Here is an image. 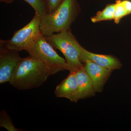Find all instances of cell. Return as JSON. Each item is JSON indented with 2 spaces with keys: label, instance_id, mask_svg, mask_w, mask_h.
Segmentation results:
<instances>
[{
  "label": "cell",
  "instance_id": "cell-1",
  "mask_svg": "<svg viewBox=\"0 0 131 131\" xmlns=\"http://www.w3.org/2000/svg\"><path fill=\"white\" fill-rule=\"evenodd\" d=\"M50 75L43 64L29 56L21 58L9 83L19 90L32 89L40 87Z\"/></svg>",
  "mask_w": 131,
  "mask_h": 131
},
{
  "label": "cell",
  "instance_id": "cell-2",
  "mask_svg": "<svg viewBox=\"0 0 131 131\" xmlns=\"http://www.w3.org/2000/svg\"><path fill=\"white\" fill-rule=\"evenodd\" d=\"M80 8L77 0H64L51 14L40 16V29L44 37L69 30L78 16Z\"/></svg>",
  "mask_w": 131,
  "mask_h": 131
},
{
  "label": "cell",
  "instance_id": "cell-3",
  "mask_svg": "<svg viewBox=\"0 0 131 131\" xmlns=\"http://www.w3.org/2000/svg\"><path fill=\"white\" fill-rule=\"evenodd\" d=\"M45 38L53 47L58 49L63 54L67 64V70L76 72L84 67L79 58L83 47L72 34L70 29Z\"/></svg>",
  "mask_w": 131,
  "mask_h": 131
},
{
  "label": "cell",
  "instance_id": "cell-4",
  "mask_svg": "<svg viewBox=\"0 0 131 131\" xmlns=\"http://www.w3.org/2000/svg\"><path fill=\"white\" fill-rule=\"evenodd\" d=\"M53 46L41 35L27 52L29 56L40 61L47 68L51 75L67 70L66 59L60 56Z\"/></svg>",
  "mask_w": 131,
  "mask_h": 131
},
{
  "label": "cell",
  "instance_id": "cell-5",
  "mask_svg": "<svg viewBox=\"0 0 131 131\" xmlns=\"http://www.w3.org/2000/svg\"><path fill=\"white\" fill-rule=\"evenodd\" d=\"M40 16L37 13L25 26L14 32L9 40H0V46L19 52L27 51L42 35L40 29Z\"/></svg>",
  "mask_w": 131,
  "mask_h": 131
},
{
  "label": "cell",
  "instance_id": "cell-6",
  "mask_svg": "<svg viewBox=\"0 0 131 131\" xmlns=\"http://www.w3.org/2000/svg\"><path fill=\"white\" fill-rule=\"evenodd\" d=\"M21 58L19 52L0 46V83L10 81Z\"/></svg>",
  "mask_w": 131,
  "mask_h": 131
},
{
  "label": "cell",
  "instance_id": "cell-7",
  "mask_svg": "<svg viewBox=\"0 0 131 131\" xmlns=\"http://www.w3.org/2000/svg\"><path fill=\"white\" fill-rule=\"evenodd\" d=\"M83 64L91 79L95 91L96 93H101L113 71L102 67L91 61H87Z\"/></svg>",
  "mask_w": 131,
  "mask_h": 131
},
{
  "label": "cell",
  "instance_id": "cell-8",
  "mask_svg": "<svg viewBox=\"0 0 131 131\" xmlns=\"http://www.w3.org/2000/svg\"><path fill=\"white\" fill-rule=\"evenodd\" d=\"M80 60L82 63L87 61L93 62L103 68L112 70H120L122 64L118 59L111 55H102L92 53L82 48L80 53Z\"/></svg>",
  "mask_w": 131,
  "mask_h": 131
},
{
  "label": "cell",
  "instance_id": "cell-9",
  "mask_svg": "<svg viewBox=\"0 0 131 131\" xmlns=\"http://www.w3.org/2000/svg\"><path fill=\"white\" fill-rule=\"evenodd\" d=\"M78 86L75 72H70L68 76L57 86L54 94L58 98H67L74 102L77 93Z\"/></svg>",
  "mask_w": 131,
  "mask_h": 131
},
{
  "label": "cell",
  "instance_id": "cell-10",
  "mask_svg": "<svg viewBox=\"0 0 131 131\" xmlns=\"http://www.w3.org/2000/svg\"><path fill=\"white\" fill-rule=\"evenodd\" d=\"M77 77L78 86L77 94L74 102L77 103L79 100L90 98L95 95L92 82L87 73L84 66L75 72Z\"/></svg>",
  "mask_w": 131,
  "mask_h": 131
},
{
  "label": "cell",
  "instance_id": "cell-11",
  "mask_svg": "<svg viewBox=\"0 0 131 131\" xmlns=\"http://www.w3.org/2000/svg\"><path fill=\"white\" fill-rule=\"evenodd\" d=\"M115 4H109L102 11L98 12L95 16L91 18V21L96 23L103 20L114 19Z\"/></svg>",
  "mask_w": 131,
  "mask_h": 131
},
{
  "label": "cell",
  "instance_id": "cell-12",
  "mask_svg": "<svg viewBox=\"0 0 131 131\" xmlns=\"http://www.w3.org/2000/svg\"><path fill=\"white\" fill-rule=\"evenodd\" d=\"M0 126L9 131H20L14 126L11 117L5 110H2L0 114Z\"/></svg>",
  "mask_w": 131,
  "mask_h": 131
},
{
  "label": "cell",
  "instance_id": "cell-13",
  "mask_svg": "<svg viewBox=\"0 0 131 131\" xmlns=\"http://www.w3.org/2000/svg\"><path fill=\"white\" fill-rule=\"evenodd\" d=\"M14 1V0H13ZM29 4L40 16L48 14L46 5L42 0H23Z\"/></svg>",
  "mask_w": 131,
  "mask_h": 131
},
{
  "label": "cell",
  "instance_id": "cell-14",
  "mask_svg": "<svg viewBox=\"0 0 131 131\" xmlns=\"http://www.w3.org/2000/svg\"><path fill=\"white\" fill-rule=\"evenodd\" d=\"M128 15L124 6L122 5V1L117 0L115 4L114 20L115 23L118 24L123 17Z\"/></svg>",
  "mask_w": 131,
  "mask_h": 131
},
{
  "label": "cell",
  "instance_id": "cell-15",
  "mask_svg": "<svg viewBox=\"0 0 131 131\" xmlns=\"http://www.w3.org/2000/svg\"><path fill=\"white\" fill-rule=\"evenodd\" d=\"M64 0H47L46 5L48 14H51L61 5Z\"/></svg>",
  "mask_w": 131,
  "mask_h": 131
},
{
  "label": "cell",
  "instance_id": "cell-16",
  "mask_svg": "<svg viewBox=\"0 0 131 131\" xmlns=\"http://www.w3.org/2000/svg\"><path fill=\"white\" fill-rule=\"evenodd\" d=\"M122 3L125 9L128 13V15L131 14V2L128 0H124V1H122Z\"/></svg>",
  "mask_w": 131,
  "mask_h": 131
},
{
  "label": "cell",
  "instance_id": "cell-17",
  "mask_svg": "<svg viewBox=\"0 0 131 131\" xmlns=\"http://www.w3.org/2000/svg\"><path fill=\"white\" fill-rule=\"evenodd\" d=\"M1 2L6 3H11L13 2V0H0Z\"/></svg>",
  "mask_w": 131,
  "mask_h": 131
},
{
  "label": "cell",
  "instance_id": "cell-18",
  "mask_svg": "<svg viewBox=\"0 0 131 131\" xmlns=\"http://www.w3.org/2000/svg\"><path fill=\"white\" fill-rule=\"evenodd\" d=\"M42 1L43 2H44L45 3L46 5V2H47V0H42Z\"/></svg>",
  "mask_w": 131,
  "mask_h": 131
}]
</instances>
